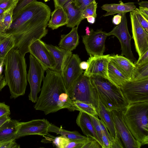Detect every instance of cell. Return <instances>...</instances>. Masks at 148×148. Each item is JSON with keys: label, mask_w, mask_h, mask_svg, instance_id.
Masks as SVG:
<instances>
[{"label": "cell", "mask_w": 148, "mask_h": 148, "mask_svg": "<svg viewBox=\"0 0 148 148\" xmlns=\"http://www.w3.org/2000/svg\"><path fill=\"white\" fill-rule=\"evenodd\" d=\"M51 13L48 5L36 0L13 15L12 23L5 34L13 35V48L24 56L29 52L30 44L47 34V27Z\"/></svg>", "instance_id": "6da1fadb"}, {"label": "cell", "mask_w": 148, "mask_h": 148, "mask_svg": "<svg viewBox=\"0 0 148 148\" xmlns=\"http://www.w3.org/2000/svg\"><path fill=\"white\" fill-rule=\"evenodd\" d=\"M41 93L34 108L43 111L46 115L64 108L68 110L72 101L66 89L62 77L58 72L46 69Z\"/></svg>", "instance_id": "7a4b0ae2"}, {"label": "cell", "mask_w": 148, "mask_h": 148, "mask_svg": "<svg viewBox=\"0 0 148 148\" xmlns=\"http://www.w3.org/2000/svg\"><path fill=\"white\" fill-rule=\"evenodd\" d=\"M4 64V77L9 88L10 98L15 99L24 95L27 75L25 56L13 48L5 56Z\"/></svg>", "instance_id": "3957f363"}, {"label": "cell", "mask_w": 148, "mask_h": 148, "mask_svg": "<svg viewBox=\"0 0 148 148\" xmlns=\"http://www.w3.org/2000/svg\"><path fill=\"white\" fill-rule=\"evenodd\" d=\"M125 123L142 145L148 144V101L129 103L123 110Z\"/></svg>", "instance_id": "277c9868"}, {"label": "cell", "mask_w": 148, "mask_h": 148, "mask_svg": "<svg viewBox=\"0 0 148 148\" xmlns=\"http://www.w3.org/2000/svg\"><path fill=\"white\" fill-rule=\"evenodd\" d=\"M89 77L98 99L108 109H123L128 105L120 88L108 79L98 76Z\"/></svg>", "instance_id": "5b68a950"}, {"label": "cell", "mask_w": 148, "mask_h": 148, "mask_svg": "<svg viewBox=\"0 0 148 148\" xmlns=\"http://www.w3.org/2000/svg\"><path fill=\"white\" fill-rule=\"evenodd\" d=\"M68 92L72 101L89 103L93 105L97 110L99 99L89 77L82 74L74 82Z\"/></svg>", "instance_id": "8992f818"}, {"label": "cell", "mask_w": 148, "mask_h": 148, "mask_svg": "<svg viewBox=\"0 0 148 148\" xmlns=\"http://www.w3.org/2000/svg\"><path fill=\"white\" fill-rule=\"evenodd\" d=\"M120 89L128 103L148 101V79L129 81Z\"/></svg>", "instance_id": "52a82bcc"}, {"label": "cell", "mask_w": 148, "mask_h": 148, "mask_svg": "<svg viewBox=\"0 0 148 148\" xmlns=\"http://www.w3.org/2000/svg\"><path fill=\"white\" fill-rule=\"evenodd\" d=\"M29 66L27 79L30 86V92L29 99L35 103L38 99V93L41 90L42 81L44 77L45 69L32 55H29Z\"/></svg>", "instance_id": "ba28073f"}, {"label": "cell", "mask_w": 148, "mask_h": 148, "mask_svg": "<svg viewBox=\"0 0 148 148\" xmlns=\"http://www.w3.org/2000/svg\"><path fill=\"white\" fill-rule=\"evenodd\" d=\"M122 16L121 22L107 33L108 36L113 35L117 38L121 45V55L125 57L134 63L136 59L132 53L131 45V36L129 33L126 13L120 14Z\"/></svg>", "instance_id": "9c48e42d"}, {"label": "cell", "mask_w": 148, "mask_h": 148, "mask_svg": "<svg viewBox=\"0 0 148 148\" xmlns=\"http://www.w3.org/2000/svg\"><path fill=\"white\" fill-rule=\"evenodd\" d=\"M107 33L101 29L94 31L92 29L89 35L82 36V42L89 56H101L105 51Z\"/></svg>", "instance_id": "30bf717a"}, {"label": "cell", "mask_w": 148, "mask_h": 148, "mask_svg": "<svg viewBox=\"0 0 148 148\" xmlns=\"http://www.w3.org/2000/svg\"><path fill=\"white\" fill-rule=\"evenodd\" d=\"M45 43L41 39L32 42L29 47V52L34 56L45 69L54 70L56 64L53 55Z\"/></svg>", "instance_id": "8fae6325"}, {"label": "cell", "mask_w": 148, "mask_h": 148, "mask_svg": "<svg viewBox=\"0 0 148 148\" xmlns=\"http://www.w3.org/2000/svg\"><path fill=\"white\" fill-rule=\"evenodd\" d=\"M123 109L111 110L116 128L126 148H140L141 144L133 137L125 123Z\"/></svg>", "instance_id": "7c38bea8"}, {"label": "cell", "mask_w": 148, "mask_h": 148, "mask_svg": "<svg viewBox=\"0 0 148 148\" xmlns=\"http://www.w3.org/2000/svg\"><path fill=\"white\" fill-rule=\"evenodd\" d=\"M50 123L45 119L19 122L15 139L29 135H47Z\"/></svg>", "instance_id": "4fadbf2b"}, {"label": "cell", "mask_w": 148, "mask_h": 148, "mask_svg": "<svg viewBox=\"0 0 148 148\" xmlns=\"http://www.w3.org/2000/svg\"><path fill=\"white\" fill-rule=\"evenodd\" d=\"M132 38L139 58L148 50V33L138 21L134 11L130 12Z\"/></svg>", "instance_id": "5bb4252c"}, {"label": "cell", "mask_w": 148, "mask_h": 148, "mask_svg": "<svg viewBox=\"0 0 148 148\" xmlns=\"http://www.w3.org/2000/svg\"><path fill=\"white\" fill-rule=\"evenodd\" d=\"M110 55L90 56L87 61L88 67L83 74L88 77L98 76L108 79V68Z\"/></svg>", "instance_id": "9a60e30c"}, {"label": "cell", "mask_w": 148, "mask_h": 148, "mask_svg": "<svg viewBox=\"0 0 148 148\" xmlns=\"http://www.w3.org/2000/svg\"><path fill=\"white\" fill-rule=\"evenodd\" d=\"M81 60L77 54H72L66 63L61 75L68 91L84 72L80 67Z\"/></svg>", "instance_id": "2e32d148"}, {"label": "cell", "mask_w": 148, "mask_h": 148, "mask_svg": "<svg viewBox=\"0 0 148 148\" xmlns=\"http://www.w3.org/2000/svg\"><path fill=\"white\" fill-rule=\"evenodd\" d=\"M45 45L51 52L54 59L56 64L54 71L61 75L66 63L72 54V52L57 46L46 43Z\"/></svg>", "instance_id": "e0dca14e"}, {"label": "cell", "mask_w": 148, "mask_h": 148, "mask_svg": "<svg viewBox=\"0 0 148 148\" xmlns=\"http://www.w3.org/2000/svg\"><path fill=\"white\" fill-rule=\"evenodd\" d=\"M109 58L120 72L130 81H131L136 68L134 64L121 55H110Z\"/></svg>", "instance_id": "ac0fdd59"}, {"label": "cell", "mask_w": 148, "mask_h": 148, "mask_svg": "<svg viewBox=\"0 0 148 148\" xmlns=\"http://www.w3.org/2000/svg\"><path fill=\"white\" fill-rule=\"evenodd\" d=\"M67 16V27L78 26L82 18V11L75 5L73 0H68L63 6Z\"/></svg>", "instance_id": "d6986e66"}, {"label": "cell", "mask_w": 148, "mask_h": 148, "mask_svg": "<svg viewBox=\"0 0 148 148\" xmlns=\"http://www.w3.org/2000/svg\"><path fill=\"white\" fill-rule=\"evenodd\" d=\"M76 123L84 134L87 136H91L95 138L100 143L102 148H103V145L98 137L89 115L79 112Z\"/></svg>", "instance_id": "ffe728a7"}, {"label": "cell", "mask_w": 148, "mask_h": 148, "mask_svg": "<svg viewBox=\"0 0 148 148\" xmlns=\"http://www.w3.org/2000/svg\"><path fill=\"white\" fill-rule=\"evenodd\" d=\"M19 122L11 119L6 121L0 127V142L16 140Z\"/></svg>", "instance_id": "44dd1931"}, {"label": "cell", "mask_w": 148, "mask_h": 148, "mask_svg": "<svg viewBox=\"0 0 148 148\" xmlns=\"http://www.w3.org/2000/svg\"><path fill=\"white\" fill-rule=\"evenodd\" d=\"M136 7L133 2H129L123 3L120 1L119 4H106L101 7L102 10L106 11L107 12L103 15L104 17L113 15L116 14H122L134 11Z\"/></svg>", "instance_id": "7402d4cb"}, {"label": "cell", "mask_w": 148, "mask_h": 148, "mask_svg": "<svg viewBox=\"0 0 148 148\" xmlns=\"http://www.w3.org/2000/svg\"><path fill=\"white\" fill-rule=\"evenodd\" d=\"M99 99V104L97 109L98 115L106 125L109 133L114 138L117 130L114 123L111 111L108 109Z\"/></svg>", "instance_id": "603a6c76"}, {"label": "cell", "mask_w": 148, "mask_h": 148, "mask_svg": "<svg viewBox=\"0 0 148 148\" xmlns=\"http://www.w3.org/2000/svg\"><path fill=\"white\" fill-rule=\"evenodd\" d=\"M78 27L72 28L68 34L61 35L58 44L59 47L71 51L76 49L79 44V37L77 32Z\"/></svg>", "instance_id": "cb8c5ba5"}, {"label": "cell", "mask_w": 148, "mask_h": 148, "mask_svg": "<svg viewBox=\"0 0 148 148\" xmlns=\"http://www.w3.org/2000/svg\"><path fill=\"white\" fill-rule=\"evenodd\" d=\"M67 23V17L63 7L55 8L51 13V18L49 21L48 26L54 30L64 25Z\"/></svg>", "instance_id": "d4e9b609"}, {"label": "cell", "mask_w": 148, "mask_h": 148, "mask_svg": "<svg viewBox=\"0 0 148 148\" xmlns=\"http://www.w3.org/2000/svg\"><path fill=\"white\" fill-rule=\"evenodd\" d=\"M108 79L119 88L130 80L124 76L110 60L108 68Z\"/></svg>", "instance_id": "484cf974"}, {"label": "cell", "mask_w": 148, "mask_h": 148, "mask_svg": "<svg viewBox=\"0 0 148 148\" xmlns=\"http://www.w3.org/2000/svg\"><path fill=\"white\" fill-rule=\"evenodd\" d=\"M48 132H54L65 137L70 140L85 142L87 140V137L81 135L77 131H68L50 123Z\"/></svg>", "instance_id": "4316f807"}, {"label": "cell", "mask_w": 148, "mask_h": 148, "mask_svg": "<svg viewBox=\"0 0 148 148\" xmlns=\"http://www.w3.org/2000/svg\"><path fill=\"white\" fill-rule=\"evenodd\" d=\"M18 0L8 8L5 10L0 19V37L5 34V33L10 28L13 21L14 11Z\"/></svg>", "instance_id": "83f0119b"}, {"label": "cell", "mask_w": 148, "mask_h": 148, "mask_svg": "<svg viewBox=\"0 0 148 148\" xmlns=\"http://www.w3.org/2000/svg\"><path fill=\"white\" fill-rule=\"evenodd\" d=\"M69 110L70 111L78 110L91 116L98 115L96 109L93 105L86 102L72 101L71 106Z\"/></svg>", "instance_id": "f1b7e54d"}, {"label": "cell", "mask_w": 148, "mask_h": 148, "mask_svg": "<svg viewBox=\"0 0 148 148\" xmlns=\"http://www.w3.org/2000/svg\"><path fill=\"white\" fill-rule=\"evenodd\" d=\"M0 57L5 58L14 46V38L12 34H6L0 37Z\"/></svg>", "instance_id": "f546056e"}, {"label": "cell", "mask_w": 148, "mask_h": 148, "mask_svg": "<svg viewBox=\"0 0 148 148\" xmlns=\"http://www.w3.org/2000/svg\"><path fill=\"white\" fill-rule=\"evenodd\" d=\"M148 79V62L136 66L131 81H138Z\"/></svg>", "instance_id": "4dcf8cb0"}, {"label": "cell", "mask_w": 148, "mask_h": 148, "mask_svg": "<svg viewBox=\"0 0 148 148\" xmlns=\"http://www.w3.org/2000/svg\"><path fill=\"white\" fill-rule=\"evenodd\" d=\"M97 3L94 1L86 7L82 12V18L83 20L89 16H92L96 18L97 16L96 10Z\"/></svg>", "instance_id": "1f68e13d"}, {"label": "cell", "mask_w": 148, "mask_h": 148, "mask_svg": "<svg viewBox=\"0 0 148 148\" xmlns=\"http://www.w3.org/2000/svg\"><path fill=\"white\" fill-rule=\"evenodd\" d=\"M87 137V140L84 142L82 148H102L100 143L95 138L91 136Z\"/></svg>", "instance_id": "d6a6232c"}, {"label": "cell", "mask_w": 148, "mask_h": 148, "mask_svg": "<svg viewBox=\"0 0 148 148\" xmlns=\"http://www.w3.org/2000/svg\"><path fill=\"white\" fill-rule=\"evenodd\" d=\"M69 140L61 135L52 138L53 144L56 147L59 148H66Z\"/></svg>", "instance_id": "836d02e7"}, {"label": "cell", "mask_w": 148, "mask_h": 148, "mask_svg": "<svg viewBox=\"0 0 148 148\" xmlns=\"http://www.w3.org/2000/svg\"><path fill=\"white\" fill-rule=\"evenodd\" d=\"M136 16L140 24L148 33V20L140 12L139 9L136 8L134 10Z\"/></svg>", "instance_id": "e575fe53"}, {"label": "cell", "mask_w": 148, "mask_h": 148, "mask_svg": "<svg viewBox=\"0 0 148 148\" xmlns=\"http://www.w3.org/2000/svg\"><path fill=\"white\" fill-rule=\"evenodd\" d=\"M89 116L98 137L103 145L102 140V131L99 123L98 115H96L94 116L89 115Z\"/></svg>", "instance_id": "d590c367"}, {"label": "cell", "mask_w": 148, "mask_h": 148, "mask_svg": "<svg viewBox=\"0 0 148 148\" xmlns=\"http://www.w3.org/2000/svg\"><path fill=\"white\" fill-rule=\"evenodd\" d=\"M36 0H18V2L14 9L13 15L19 12L23 8Z\"/></svg>", "instance_id": "8d00e7d4"}, {"label": "cell", "mask_w": 148, "mask_h": 148, "mask_svg": "<svg viewBox=\"0 0 148 148\" xmlns=\"http://www.w3.org/2000/svg\"><path fill=\"white\" fill-rule=\"evenodd\" d=\"M95 0H73L75 6L83 11L86 7Z\"/></svg>", "instance_id": "74e56055"}, {"label": "cell", "mask_w": 148, "mask_h": 148, "mask_svg": "<svg viewBox=\"0 0 148 148\" xmlns=\"http://www.w3.org/2000/svg\"><path fill=\"white\" fill-rule=\"evenodd\" d=\"M19 145L14 140H11L1 142L0 148H19Z\"/></svg>", "instance_id": "f35d334b"}, {"label": "cell", "mask_w": 148, "mask_h": 148, "mask_svg": "<svg viewBox=\"0 0 148 148\" xmlns=\"http://www.w3.org/2000/svg\"><path fill=\"white\" fill-rule=\"evenodd\" d=\"M148 62V50L147 51L134 63L136 67L141 66Z\"/></svg>", "instance_id": "ab89813d"}, {"label": "cell", "mask_w": 148, "mask_h": 148, "mask_svg": "<svg viewBox=\"0 0 148 148\" xmlns=\"http://www.w3.org/2000/svg\"><path fill=\"white\" fill-rule=\"evenodd\" d=\"M10 106L4 102H0V117L5 115H10Z\"/></svg>", "instance_id": "60d3db41"}, {"label": "cell", "mask_w": 148, "mask_h": 148, "mask_svg": "<svg viewBox=\"0 0 148 148\" xmlns=\"http://www.w3.org/2000/svg\"><path fill=\"white\" fill-rule=\"evenodd\" d=\"M120 135L117 131L115 136L113 138L112 141V148L123 147L120 141Z\"/></svg>", "instance_id": "b9f144b4"}, {"label": "cell", "mask_w": 148, "mask_h": 148, "mask_svg": "<svg viewBox=\"0 0 148 148\" xmlns=\"http://www.w3.org/2000/svg\"><path fill=\"white\" fill-rule=\"evenodd\" d=\"M18 0H0V8L5 10Z\"/></svg>", "instance_id": "7bdbcfd3"}, {"label": "cell", "mask_w": 148, "mask_h": 148, "mask_svg": "<svg viewBox=\"0 0 148 148\" xmlns=\"http://www.w3.org/2000/svg\"><path fill=\"white\" fill-rule=\"evenodd\" d=\"M102 140L103 145L104 148H112V143L105 135L104 132H102Z\"/></svg>", "instance_id": "ee69618b"}, {"label": "cell", "mask_w": 148, "mask_h": 148, "mask_svg": "<svg viewBox=\"0 0 148 148\" xmlns=\"http://www.w3.org/2000/svg\"><path fill=\"white\" fill-rule=\"evenodd\" d=\"M99 122L102 131L104 132L108 138L112 141L113 138L112 136L110 133L108 131V129L106 125L101 119H99Z\"/></svg>", "instance_id": "f6af8a7d"}, {"label": "cell", "mask_w": 148, "mask_h": 148, "mask_svg": "<svg viewBox=\"0 0 148 148\" xmlns=\"http://www.w3.org/2000/svg\"><path fill=\"white\" fill-rule=\"evenodd\" d=\"M122 16L120 14H118L114 16L112 19V23L115 25H119L121 22Z\"/></svg>", "instance_id": "bcb514c9"}, {"label": "cell", "mask_w": 148, "mask_h": 148, "mask_svg": "<svg viewBox=\"0 0 148 148\" xmlns=\"http://www.w3.org/2000/svg\"><path fill=\"white\" fill-rule=\"evenodd\" d=\"M68 0H53L55 8L62 7Z\"/></svg>", "instance_id": "7dc6e473"}, {"label": "cell", "mask_w": 148, "mask_h": 148, "mask_svg": "<svg viewBox=\"0 0 148 148\" xmlns=\"http://www.w3.org/2000/svg\"><path fill=\"white\" fill-rule=\"evenodd\" d=\"M7 85V83L3 75L0 74V91Z\"/></svg>", "instance_id": "c3c4849f"}, {"label": "cell", "mask_w": 148, "mask_h": 148, "mask_svg": "<svg viewBox=\"0 0 148 148\" xmlns=\"http://www.w3.org/2000/svg\"><path fill=\"white\" fill-rule=\"evenodd\" d=\"M139 10L141 13L148 20V8L139 7Z\"/></svg>", "instance_id": "681fc988"}, {"label": "cell", "mask_w": 148, "mask_h": 148, "mask_svg": "<svg viewBox=\"0 0 148 148\" xmlns=\"http://www.w3.org/2000/svg\"><path fill=\"white\" fill-rule=\"evenodd\" d=\"M9 115H5L0 117V127L6 121L10 119Z\"/></svg>", "instance_id": "f907efd6"}, {"label": "cell", "mask_w": 148, "mask_h": 148, "mask_svg": "<svg viewBox=\"0 0 148 148\" xmlns=\"http://www.w3.org/2000/svg\"><path fill=\"white\" fill-rule=\"evenodd\" d=\"M88 63L87 62H81L79 64V66L80 68L82 70H86L88 67Z\"/></svg>", "instance_id": "816d5d0a"}, {"label": "cell", "mask_w": 148, "mask_h": 148, "mask_svg": "<svg viewBox=\"0 0 148 148\" xmlns=\"http://www.w3.org/2000/svg\"><path fill=\"white\" fill-rule=\"evenodd\" d=\"M95 18L94 17L92 16H88L86 18L88 22L92 24H93L95 23Z\"/></svg>", "instance_id": "f5cc1de1"}, {"label": "cell", "mask_w": 148, "mask_h": 148, "mask_svg": "<svg viewBox=\"0 0 148 148\" xmlns=\"http://www.w3.org/2000/svg\"><path fill=\"white\" fill-rule=\"evenodd\" d=\"M139 7L148 8V2L147 1H142L138 3Z\"/></svg>", "instance_id": "db71d44e"}, {"label": "cell", "mask_w": 148, "mask_h": 148, "mask_svg": "<svg viewBox=\"0 0 148 148\" xmlns=\"http://www.w3.org/2000/svg\"><path fill=\"white\" fill-rule=\"evenodd\" d=\"M4 58L0 57V74L2 73V67L4 64Z\"/></svg>", "instance_id": "11a10c76"}, {"label": "cell", "mask_w": 148, "mask_h": 148, "mask_svg": "<svg viewBox=\"0 0 148 148\" xmlns=\"http://www.w3.org/2000/svg\"><path fill=\"white\" fill-rule=\"evenodd\" d=\"M86 35H89L90 33V31L89 30V29L88 27H86Z\"/></svg>", "instance_id": "9f6ffc18"}, {"label": "cell", "mask_w": 148, "mask_h": 148, "mask_svg": "<svg viewBox=\"0 0 148 148\" xmlns=\"http://www.w3.org/2000/svg\"><path fill=\"white\" fill-rule=\"evenodd\" d=\"M5 10L0 8V15H2Z\"/></svg>", "instance_id": "6f0895ef"}, {"label": "cell", "mask_w": 148, "mask_h": 148, "mask_svg": "<svg viewBox=\"0 0 148 148\" xmlns=\"http://www.w3.org/2000/svg\"><path fill=\"white\" fill-rule=\"evenodd\" d=\"M0 145H1V142H0Z\"/></svg>", "instance_id": "680465c9"}, {"label": "cell", "mask_w": 148, "mask_h": 148, "mask_svg": "<svg viewBox=\"0 0 148 148\" xmlns=\"http://www.w3.org/2000/svg\"></svg>", "instance_id": "91938a15"}]
</instances>
